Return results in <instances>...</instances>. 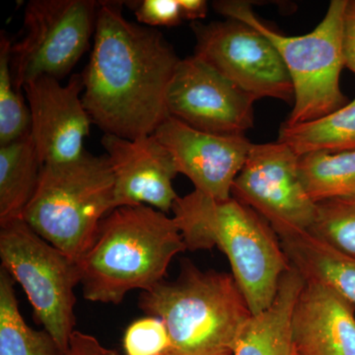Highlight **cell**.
Listing matches in <instances>:
<instances>
[{
	"mask_svg": "<svg viewBox=\"0 0 355 355\" xmlns=\"http://www.w3.org/2000/svg\"><path fill=\"white\" fill-rule=\"evenodd\" d=\"M101 343L97 338L81 331H74L70 338L69 347L62 355H98Z\"/></svg>",
	"mask_w": 355,
	"mask_h": 355,
	"instance_id": "cell-27",
	"label": "cell"
},
{
	"mask_svg": "<svg viewBox=\"0 0 355 355\" xmlns=\"http://www.w3.org/2000/svg\"><path fill=\"white\" fill-rule=\"evenodd\" d=\"M308 233L355 257V193L318 202L316 217Z\"/></svg>",
	"mask_w": 355,
	"mask_h": 355,
	"instance_id": "cell-23",
	"label": "cell"
},
{
	"mask_svg": "<svg viewBox=\"0 0 355 355\" xmlns=\"http://www.w3.org/2000/svg\"><path fill=\"white\" fill-rule=\"evenodd\" d=\"M200 58L257 101L273 98L294 103L293 83L277 49L251 26L228 19L193 22Z\"/></svg>",
	"mask_w": 355,
	"mask_h": 355,
	"instance_id": "cell-10",
	"label": "cell"
},
{
	"mask_svg": "<svg viewBox=\"0 0 355 355\" xmlns=\"http://www.w3.org/2000/svg\"><path fill=\"white\" fill-rule=\"evenodd\" d=\"M299 173L314 202L355 193V150L299 156Z\"/></svg>",
	"mask_w": 355,
	"mask_h": 355,
	"instance_id": "cell-21",
	"label": "cell"
},
{
	"mask_svg": "<svg viewBox=\"0 0 355 355\" xmlns=\"http://www.w3.org/2000/svg\"><path fill=\"white\" fill-rule=\"evenodd\" d=\"M139 307L164 322L167 355H233L252 312L234 277L184 263L179 277L140 295Z\"/></svg>",
	"mask_w": 355,
	"mask_h": 355,
	"instance_id": "cell-4",
	"label": "cell"
},
{
	"mask_svg": "<svg viewBox=\"0 0 355 355\" xmlns=\"http://www.w3.org/2000/svg\"><path fill=\"white\" fill-rule=\"evenodd\" d=\"M277 141L297 156L355 150V99L333 113L295 125H282Z\"/></svg>",
	"mask_w": 355,
	"mask_h": 355,
	"instance_id": "cell-19",
	"label": "cell"
},
{
	"mask_svg": "<svg viewBox=\"0 0 355 355\" xmlns=\"http://www.w3.org/2000/svg\"><path fill=\"white\" fill-rule=\"evenodd\" d=\"M292 340L294 355H355V306L331 286L304 280Z\"/></svg>",
	"mask_w": 355,
	"mask_h": 355,
	"instance_id": "cell-15",
	"label": "cell"
},
{
	"mask_svg": "<svg viewBox=\"0 0 355 355\" xmlns=\"http://www.w3.org/2000/svg\"><path fill=\"white\" fill-rule=\"evenodd\" d=\"M173 218L189 251L218 248L252 314L270 307L291 268L279 237L251 207L234 198L218 200L198 191L179 197Z\"/></svg>",
	"mask_w": 355,
	"mask_h": 355,
	"instance_id": "cell-2",
	"label": "cell"
},
{
	"mask_svg": "<svg viewBox=\"0 0 355 355\" xmlns=\"http://www.w3.org/2000/svg\"><path fill=\"white\" fill-rule=\"evenodd\" d=\"M114 182L106 155L85 151L71 162L46 164L22 219L46 242L78 261L114 209Z\"/></svg>",
	"mask_w": 355,
	"mask_h": 355,
	"instance_id": "cell-5",
	"label": "cell"
},
{
	"mask_svg": "<svg viewBox=\"0 0 355 355\" xmlns=\"http://www.w3.org/2000/svg\"><path fill=\"white\" fill-rule=\"evenodd\" d=\"M99 2L31 0L24 11V35L11 48V69L18 90L39 77L64 78L94 37Z\"/></svg>",
	"mask_w": 355,
	"mask_h": 355,
	"instance_id": "cell-8",
	"label": "cell"
},
{
	"mask_svg": "<svg viewBox=\"0 0 355 355\" xmlns=\"http://www.w3.org/2000/svg\"><path fill=\"white\" fill-rule=\"evenodd\" d=\"M184 251L173 217L147 205L118 207L103 219L94 242L77 261L84 298L119 304L130 291H150Z\"/></svg>",
	"mask_w": 355,
	"mask_h": 355,
	"instance_id": "cell-3",
	"label": "cell"
},
{
	"mask_svg": "<svg viewBox=\"0 0 355 355\" xmlns=\"http://www.w3.org/2000/svg\"><path fill=\"white\" fill-rule=\"evenodd\" d=\"M178 2L183 18L196 22L207 17L209 6L205 0H178Z\"/></svg>",
	"mask_w": 355,
	"mask_h": 355,
	"instance_id": "cell-28",
	"label": "cell"
},
{
	"mask_svg": "<svg viewBox=\"0 0 355 355\" xmlns=\"http://www.w3.org/2000/svg\"><path fill=\"white\" fill-rule=\"evenodd\" d=\"M154 135L171 154L178 173L191 180L195 191L218 200L231 198L233 184L253 144L245 135L200 132L173 116Z\"/></svg>",
	"mask_w": 355,
	"mask_h": 355,
	"instance_id": "cell-13",
	"label": "cell"
},
{
	"mask_svg": "<svg viewBox=\"0 0 355 355\" xmlns=\"http://www.w3.org/2000/svg\"><path fill=\"white\" fill-rule=\"evenodd\" d=\"M12 42L0 36V146L11 144L31 133V114L23 91L14 84L11 69Z\"/></svg>",
	"mask_w": 355,
	"mask_h": 355,
	"instance_id": "cell-22",
	"label": "cell"
},
{
	"mask_svg": "<svg viewBox=\"0 0 355 355\" xmlns=\"http://www.w3.org/2000/svg\"><path fill=\"white\" fill-rule=\"evenodd\" d=\"M279 240L289 265L304 280L331 286L355 306V257L308 232L282 236Z\"/></svg>",
	"mask_w": 355,
	"mask_h": 355,
	"instance_id": "cell-17",
	"label": "cell"
},
{
	"mask_svg": "<svg viewBox=\"0 0 355 355\" xmlns=\"http://www.w3.org/2000/svg\"><path fill=\"white\" fill-rule=\"evenodd\" d=\"M251 96L195 55L180 60L167 91L170 116L214 135L238 137L254 125Z\"/></svg>",
	"mask_w": 355,
	"mask_h": 355,
	"instance_id": "cell-11",
	"label": "cell"
},
{
	"mask_svg": "<svg viewBox=\"0 0 355 355\" xmlns=\"http://www.w3.org/2000/svg\"><path fill=\"white\" fill-rule=\"evenodd\" d=\"M114 182V209L147 205L167 214L178 195L173 187L176 165L169 151L155 135L135 139L103 135Z\"/></svg>",
	"mask_w": 355,
	"mask_h": 355,
	"instance_id": "cell-14",
	"label": "cell"
},
{
	"mask_svg": "<svg viewBox=\"0 0 355 355\" xmlns=\"http://www.w3.org/2000/svg\"><path fill=\"white\" fill-rule=\"evenodd\" d=\"M304 279L289 268L270 307L252 315L236 340L233 355H294L292 316Z\"/></svg>",
	"mask_w": 355,
	"mask_h": 355,
	"instance_id": "cell-16",
	"label": "cell"
},
{
	"mask_svg": "<svg viewBox=\"0 0 355 355\" xmlns=\"http://www.w3.org/2000/svg\"><path fill=\"white\" fill-rule=\"evenodd\" d=\"M137 20L149 28L174 27L183 19L178 0L130 2Z\"/></svg>",
	"mask_w": 355,
	"mask_h": 355,
	"instance_id": "cell-25",
	"label": "cell"
},
{
	"mask_svg": "<svg viewBox=\"0 0 355 355\" xmlns=\"http://www.w3.org/2000/svg\"><path fill=\"white\" fill-rule=\"evenodd\" d=\"M43 166L31 133L0 146V225L22 219Z\"/></svg>",
	"mask_w": 355,
	"mask_h": 355,
	"instance_id": "cell-18",
	"label": "cell"
},
{
	"mask_svg": "<svg viewBox=\"0 0 355 355\" xmlns=\"http://www.w3.org/2000/svg\"><path fill=\"white\" fill-rule=\"evenodd\" d=\"M0 355H62L46 331L26 324L18 307L13 279L0 270Z\"/></svg>",
	"mask_w": 355,
	"mask_h": 355,
	"instance_id": "cell-20",
	"label": "cell"
},
{
	"mask_svg": "<svg viewBox=\"0 0 355 355\" xmlns=\"http://www.w3.org/2000/svg\"><path fill=\"white\" fill-rule=\"evenodd\" d=\"M347 4V0H333L323 20L312 32L303 36H286L266 26L247 2H214L217 12L251 26L279 53L294 87L293 109L284 125L316 120L347 105L340 86L345 67L343 23Z\"/></svg>",
	"mask_w": 355,
	"mask_h": 355,
	"instance_id": "cell-6",
	"label": "cell"
},
{
	"mask_svg": "<svg viewBox=\"0 0 355 355\" xmlns=\"http://www.w3.org/2000/svg\"><path fill=\"white\" fill-rule=\"evenodd\" d=\"M179 62L158 30L128 21L119 2L99 1L94 43L81 74L92 123L123 139L154 135L170 116L167 91Z\"/></svg>",
	"mask_w": 355,
	"mask_h": 355,
	"instance_id": "cell-1",
	"label": "cell"
},
{
	"mask_svg": "<svg viewBox=\"0 0 355 355\" xmlns=\"http://www.w3.org/2000/svg\"><path fill=\"white\" fill-rule=\"evenodd\" d=\"M298 160L279 141L252 144L231 191V197L260 214L279 237L308 232L316 217L317 203L305 190Z\"/></svg>",
	"mask_w": 355,
	"mask_h": 355,
	"instance_id": "cell-9",
	"label": "cell"
},
{
	"mask_svg": "<svg viewBox=\"0 0 355 355\" xmlns=\"http://www.w3.org/2000/svg\"><path fill=\"white\" fill-rule=\"evenodd\" d=\"M98 355H120L116 350H112L108 349H105L104 347H100L99 352H98ZM167 355V354H162Z\"/></svg>",
	"mask_w": 355,
	"mask_h": 355,
	"instance_id": "cell-29",
	"label": "cell"
},
{
	"mask_svg": "<svg viewBox=\"0 0 355 355\" xmlns=\"http://www.w3.org/2000/svg\"><path fill=\"white\" fill-rule=\"evenodd\" d=\"M81 74L62 85L58 79L43 76L23 87L31 114V135L43 165L76 160L92 125L83 101Z\"/></svg>",
	"mask_w": 355,
	"mask_h": 355,
	"instance_id": "cell-12",
	"label": "cell"
},
{
	"mask_svg": "<svg viewBox=\"0 0 355 355\" xmlns=\"http://www.w3.org/2000/svg\"><path fill=\"white\" fill-rule=\"evenodd\" d=\"M127 355H162L170 349V338L160 318L148 316L133 322L123 336Z\"/></svg>",
	"mask_w": 355,
	"mask_h": 355,
	"instance_id": "cell-24",
	"label": "cell"
},
{
	"mask_svg": "<svg viewBox=\"0 0 355 355\" xmlns=\"http://www.w3.org/2000/svg\"><path fill=\"white\" fill-rule=\"evenodd\" d=\"M0 258L2 268L24 289L37 322L64 354L76 331L78 263L37 234L23 219L1 226Z\"/></svg>",
	"mask_w": 355,
	"mask_h": 355,
	"instance_id": "cell-7",
	"label": "cell"
},
{
	"mask_svg": "<svg viewBox=\"0 0 355 355\" xmlns=\"http://www.w3.org/2000/svg\"><path fill=\"white\" fill-rule=\"evenodd\" d=\"M345 67L355 73V0H347L343 23Z\"/></svg>",
	"mask_w": 355,
	"mask_h": 355,
	"instance_id": "cell-26",
	"label": "cell"
}]
</instances>
